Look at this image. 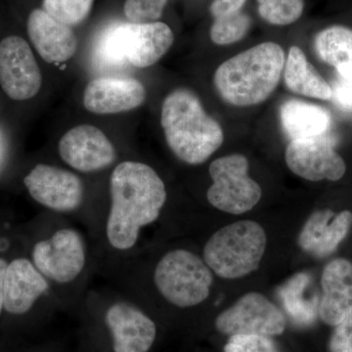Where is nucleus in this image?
I'll list each match as a JSON object with an SVG mask.
<instances>
[{
	"mask_svg": "<svg viewBox=\"0 0 352 352\" xmlns=\"http://www.w3.org/2000/svg\"><path fill=\"white\" fill-rule=\"evenodd\" d=\"M110 190L108 241L113 249L127 251L138 243L140 229L159 219L166 201V186L148 164L124 162L111 175Z\"/></svg>",
	"mask_w": 352,
	"mask_h": 352,
	"instance_id": "nucleus-1",
	"label": "nucleus"
},
{
	"mask_svg": "<svg viewBox=\"0 0 352 352\" xmlns=\"http://www.w3.org/2000/svg\"><path fill=\"white\" fill-rule=\"evenodd\" d=\"M161 124L166 143L183 163H205L224 141L221 126L206 113L191 90L177 88L164 98Z\"/></svg>",
	"mask_w": 352,
	"mask_h": 352,
	"instance_id": "nucleus-2",
	"label": "nucleus"
},
{
	"mask_svg": "<svg viewBox=\"0 0 352 352\" xmlns=\"http://www.w3.org/2000/svg\"><path fill=\"white\" fill-rule=\"evenodd\" d=\"M285 63L281 45L271 41L258 44L220 65L215 71L214 87L230 105H258L276 89Z\"/></svg>",
	"mask_w": 352,
	"mask_h": 352,
	"instance_id": "nucleus-3",
	"label": "nucleus"
},
{
	"mask_svg": "<svg viewBox=\"0 0 352 352\" xmlns=\"http://www.w3.org/2000/svg\"><path fill=\"white\" fill-rule=\"evenodd\" d=\"M173 41V31L163 22L120 23L103 32L95 54L99 63L105 66L129 64L144 69L159 62Z\"/></svg>",
	"mask_w": 352,
	"mask_h": 352,
	"instance_id": "nucleus-4",
	"label": "nucleus"
},
{
	"mask_svg": "<svg viewBox=\"0 0 352 352\" xmlns=\"http://www.w3.org/2000/svg\"><path fill=\"white\" fill-rule=\"evenodd\" d=\"M265 231L261 224L242 220L219 229L204 249V261L217 276L238 279L259 267L266 249Z\"/></svg>",
	"mask_w": 352,
	"mask_h": 352,
	"instance_id": "nucleus-5",
	"label": "nucleus"
},
{
	"mask_svg": "<svg viewBox=\"0 0 352 352\" xmlns=\"http://www.w3.org/2000/svg\"><path fill=\"white\" fill-rule=\"evenodd\" d=\"M154 281L164 300L186 308L207 300L214 277L208 264L197 254L187 250H175L157 263Z\"/></svg>",
	"mask_w": 352,
	"mask_h": 352,
	"instance_id": "nucleus-6",
	"label": "nucleus"
},
{
	"mask_svg": "<svg viewBox=\"0 0 352 352\" xmlns=\"http://www.w3.org/2000/svg\"><path fill=\"white\" fill-rule=\"evenodd\" d=\"M248 171L249 161L244 155L233 154L214 160L208 168L214 182L208 190V203L231 214H245L256 207L263 190Z\"/></svg>",
	"mask_w": 352,
	"mask_h": 352,
	"instance_id": "nucleus-7",
	"label": "nucleus"
},
{
	"mask_svg": "<svg viewBox=\"0 0 352 352\" xmlns=\"http://www.w3.org/2000/svg\"><path fill=\"white\" fill-rule=\"evenodd\" d=\"M215 328L224 335H282L286 318L274 305L261 294L252 292L241 296L232 307L215 319Z\"/></svg>",
	"mask_w": 352,
	"mask_h": 352,
	"instance_id": "nucleus-8",
	"label": "nucleus"
},
{
	"mask_svg": "<svg viewBox=\"0 0 352 352\" xmlns=\"http://www.w3.org/2000/svg\"><path fill=\"white\" fill-rule=\"evenodd\" d=\"M34 266L44 277L58 284L73 282L85 266V244L74 229H60L32 250Z\"/></svg>",
	"mask_w": 352,
	"mask_h": 352,
	"instance_id": "nucleus-9",
	"label": "nucleus"
},
{
	"mask_svg": "<svg viewBox=\"0 0 352 352\" xmlns=\"http://www.w3.org/2000/svg\"><path fill=\"white\" fill-rule=\"evenodd\" d=\"M43 76L36 57L24 38L11 36L0 43V85L9 98L24 101L36 96Z\"/></svg>",
	"mask_w": 352,
	"mask_h": 352,
	"instance_id": "nucleus-10",
	"label": "nucleus"
},
{
	"mask_svg": "<svg viewBox=\"0 0 352 352\" xmlns=\"http://www.w3.org/2000/svg\"><path fill=\"white\" fill-rule=\"evenodd\" d=\"M285 161L289 170L308 182H338L346 171V162L325 135L292 140Z\"/></svg>",
	"mask_w": 352,
	"mask_h": 352,
	"instance_id": "nucleus-11",
	"label": "nucleus"
},
{
	"mask_svg": "<svg viewBox=\"0 0 352 352\" xmlns=\"http://www.w3.org/2000/svg\"><path fill=\"white\" fill-rule=\"evenodd\" d=\"M24 183L34 201L54 212H73L82 205V182L71 171L39 164L25 176Z\"/></svg>",
	"mask_w": 352,
	"mask_h": 352,
	"instance_id": "nucleus-12",
	"label": "nucleus"
},
{
	"mask_svg": "<svg viewBox=\"0 0 352 352\" xmlns=\"http://www.w3.org/2000/svg\"><path fill=\"white\" fill-rule=\"evenodd\" d=\"M59 154L65 163L82 173H94L115 162V147L98 127L82 124L67 132L59 142Z\"/></svg>",
	"mask_w": 352,
	"mask_h": 352,
	"instance_id": "nucleus-13",
	"label": "nucleus"
},
{
	"mask_svg": "<svg viewBox=\"0 0 352 352\" xmlns=\"http://www.w3.org/2000/svg\"><path fill=\"white\" fill-rule=\"evenodd\" d=\"M142 82L131 78H97L85 87L83 105L88 112L112 115L140 107L146 100Z\"/></svg>",
	"mask_w": 352,
	"mask_h": 352,
	"instance_id": "nucleus-14",
	"label": "nucleus"
},
{
	"mask_svg": "<svg viewBox=\"0 0 352 352\" xmlns=\"http://www.w3.org/2000/svg\"><path fill=\"white\" fill-rule=\"evenodd\" d=\"M105 320L112 333L113 352H148L156 340L154 321L129 303H115Z\"/></svg>",
	"mask_w": 352,
	"mask_h": 352,
	"instance_id": "nucleus-15",
	"label": "nucleus"
},
{
	"mask_svg": "<svg viewBox=\"0 0 352 352\" xmlns=\"http://www.w3.org/2000/svg\"><path fill=\"white\" fill-rule=\"evenodd\" d=\"M352 227V212L342 210L339 214L321 210L308 217L298 238L300 249L316 258L333 254L346 239Z\"/></svg>",
	"mask_w": 352,
	"mask_h": 352,
	"instance_id": "nucleus-16",
	"label": "nucleus"
},
{
	"mask_svg": "<svg viewBox=\"0 0 352 352\" xmlns=\"http://www.w3.org/2000/svg\"><path fill=\"white\" fill-rule=\"evenodd\" d=\"M321 288L318 315L326 325L335 327L352 311L351 261H331L322 272Z\"/></svg>",
	"mask_w": 352,
	"mask_h": 352,
	"instance_id": "nucleus-17",
	"label": "nucleus"
},
{
	"mask_svg": "<svg viewBox=\"0 0 352 352\" xmlns=\"http://www.w3.org/2000/svg\"><path fill=\"white\" fill-rule=\"evenodd\" d=\"M28 34L38 54L47 63L68 61L78 50V38L72 27L58 22L41 9L30 14Z\"/></svg>",
	"mask_w": 352,
	"mask_h": 352,
	"instance_id": "nucleus-18",
	"label": "nucleus"
},
{
	"mask_svg": "<svg viewBox=\"0 0 352 352\" xmlns=\"http://www.w3.org/2000/svg\"><path fill=\"white\" fill-rule=\"evenodd\" d=\"M48 289V282L38 268L25 258L14 259L4 277L3 308L8 314L29 311Z\"/></svg>",
	"mask_w": 352,
	"mask_h": 352,
	"instance_id": "nucleus-19",
	"label": "nucleus"
},
{
	"mask_svg": "<svg viewBox=\"0 0 352 352\" xmlns=\"http://www.w3.org/2000/svg\"><path fill=\"white\" fill-rule=\"evenodd\" d=\"M282 127L292 140L324 136L331 126V115L326 109L296 99L285 102L280 109Z\"/></svg>",
	"mask_w": 352,
	"mask_h": 352,
	"instance_id": "nucleus-20",
	"label": "nucleus"
},
{
	"mask_svg": "<svg viewBox=\"0 0 352 352\" xmlns=\"http://www.w3.org/2000/svg\"><path fill=\"white\" fill-rule=\"evenodd\" d=\"M284 82L294 94L329 101L332 99V88L314 65L308 61L303 51L292 46L284 67Z\"/></svg>",
	"mask_w": 352,
	"mask_h": 352,
	"instance_id": "nucleus-21",
	"label": "nucleus"
},
{
	"mask_svg": "<svg viewBox=\"0 0 352 352\" xmlns=\"http://www.w3.org/2000/svg\"><path fill=\"white\" fill-rule=\"evenodd\" d=\"M317 55L333 67L339 76L352 78V30L332 25L317 34L314 39Z\"/></svg>",
	"mask_w": 352,
	"mask_h": 352,
	"instance_id": "nucleus-22",
	"label": "nucleus"
},
{
	"mask_svg": "<svg viewBox=\"0 0 352 352\" xmlns=\"http://www.w3.org/2000/svg\"><path fill=\"white\" fill-rule=\"evenodd\" d=\"M310 283L307 273H298L278 289V296L284 309L296 323L308 325L318 314L317 298H307V289Z\"/></svg>",
	"mask_w": 352,
	"mask_h": 352,
	"instance_id": "nucleus-23",
	"label": "nucleus"
},
{
	"mask_svg": "<svg viewBox=\"0 0 352 352\" xmlns=\"http://www.w3.org/2000/svg\"><path fill=\"white\" fill-rule=\"evenodd\" d=\"M251 27V19L242 11L214 18L210 36L217 45H229L241 41Z\"/></svg>",
	"mask_w": 352,
	"mask_h": 352,
	"instance_id": "nucleus-24",
	"label": "nucleus"
},
{
	"mask_svg": "<svg viewBox=\"0 0 352 352\" xmlns=\"http://www.w3.org/2000/svg\"><path fill=\"white\" fill-rule=\"evenodd\" d=\"M258 13L264 21L275 25H288L302 17L303 0H256Z\"/></svg>",
	"mask_w": 352,
	"mask_h": 352,
	"instance_id": "nucleus-25",
	"label": "nucleus"
},
{
	"mask_svg": "<svg viewBox=\"0 0 352 352\" xmlns=\"http://www.w3.org/2000/svg\"><path fill=\"white\" fill-rule=\"evenodd\" d=\"M94 0H43V10L58 22L73 27L87 19Z\"/></svg>",
	"mask_w": 352,
	"mask_h": 352,
	"instance_id": "nucleus-26",
	"label": "nucleus"
},
{
	"mask_svg": "<svg viewBox=\"0 0 352 352\" xmlns=\"http://www.w3.org/2000/svg\"><path fill=\"white\" fill-rule=\"evenodd\" d=\"M168 0H126L124 15L131 23L157 22L163 15Z\"/></svg>",
	"mask_w": 352,
	"mask_h": 352,
	"instance_id": "nucleus-27",
	"label": "nucleus"
},
{
	"mask_svg": "<svg viewBox=\"0 0 352 352\" xmlns=\"http://www.w3.org/2000/svg\"><path fill=\"white\" fill-rule=\"evenodd\" d=\"M224 352H279L267 336L234 335L224 346Z\"/></svg>",
	"mask_w": 352,
	"mask_h": 352,
	"instance_id": "nucleus-28",
	"label": "nucleus"
},
{
	"mask_svg": "<svg viewBox=\"0 0 352 352\" xmlns=\"http://www.w3.org/2000/svg\"><path fill=\"white\" fill-rule=\"evenodd\" d=\"M328 349L329 352H352V311L333 327Z\"/></svg>",
	"mask_w": 352,
	"mask_h": 352,
	"instance_id": "nucleus-29",
	"label": "nucleus"
},
{
	"mask_svg": "<svg viewBox=\"0 0 352 352\" xmlns=\"http://www.w3.org/2000/svg\"><path fill=\"white\" fill-rule=\"evenodd\" d=\"M331 88L333 103L342 112L352 113V78L339 76Z\"/></svg>",
	"mask_w": 352,
	"mask_h": 352,
	"instance_id": "nucleus-30",
	"label": "nucleus"
},
{
	"mask_svg": "<svg viewBox=\"0 0 352 352\" xmlns=\"http://www.w3.org/2000/svg\"><path fill=\"white\" fill-rule=\"evenodd\" d=\"M247 0H214L210 6V13L214 18L242 10Z\"/></svg>",
	"mask_w": 352,
	"mask_h": 352,
	"instance_id": "nucleus-31",
	"label": "nucleus"
},
{
	"mask_svg": "<svg viewBox=\"0 0 352 352\" xmlns=\"http://www.w3.org/2000/svg\"><path fill=\"white\" fill-rule=\"evenodd\" d=\"M7 265L8 264L6 261L0 258V314L3 309L4 277H6Z\"/></svg>",
	"mask_w": 352,
	"mask_h": 352,
	"instance_id": "nucleus-32",
	"label": "nucleus"
}]
</instances>
